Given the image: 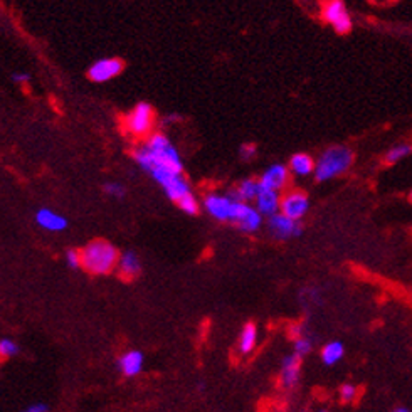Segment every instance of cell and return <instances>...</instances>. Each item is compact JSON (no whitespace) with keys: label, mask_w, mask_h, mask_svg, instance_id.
I'll list each match as a JSON object with an SVG mask.
<instances>
[{"label":"cell","mask_w":412,"mask_h":412,"mask_svg":"<svg viewBox=\"0 0 412 412\" xmlns=\"http://www.w3.org/2000/svg\"><path fill=\"white\" fill-rule=\"evenodd\" d=\"M136 165L148 172L152 169H172L184 172V163L175 145L170 142L163 133H152L142 147L133 154Z\"/></svg>","instance_id":"cell-1"},{"label":"cell","mask_w":412,"mask_h":412,"mask_svg":"<svg viewBox=\"0 0 412 412\" xmlns=\"http://www.w3.org/2000/svg\"><path fill=\"white\" fill-rule=\"evenodd\" d=\"M120 252L105 239H95L81 250V268L96 276L113 273L118 266Z\"/></svg>","instance_id":"cell-2"},{"label":"cell","mask_w":412,"mask_h":412,"mask_svg":"<svg viewBox=\"0 0 412 412\" xmlns=\"http://www.w3.org/2000/svg\"><path fill=\"white\" fill-rule=\"evenodd\" d=\"M352 162H354V155L350 148L343 145H333L323 152L318 162H315V179L318 182L335 179L350 169Z\"/></svg>","instance_id":"cell-3"},{"label":"cell","mask_w":412,"mask_h":412,"mask_svg":"<svg viewBox=\"0 0 412 412\" xmlns=\"http://www.w3.org/2000/svg\"><path fill=\"white\" fill-rule=\"evenodd\" d=\"M204 209L206 213L214 217L215 221L221 222H234L236 224L243 213L246 202L234 199L232 195H222V194H209L204 199Z\"/></svg>","instance_id":"cell-4"},{"label":"cell","mask_w":412,"mask_h":412,"mask_svg":"<svg viewBox=\"0 0 412 412\" xmlns=\"http://www.w3.org/2000/svg\"><path fill=\"white\" fill-rule=\"evenodd\" d=\"M154 126L155 110L150 103L140 101L125 117V130L135 138H148L154 133Z\"/></svg>","instance_id":"cell-5"},{"label":"cell","mask_w":412,"mask_h":412,"mask_svg":"<svg viewBox=\"0 0 412 412\" xmlns=\"http://www.w3.org/2000/svg\"><path fill=\"white\" fill-rule=\"evenodd\" d=\"M322 14L323 19L330 25H333L339 34H347L352 29V19L343 0H323Z\"/></svg>","instance_id":"cell-6"},{"label":"cell","mask_w":412,"mask_h":412,"mask_svg":"<svg viewBox=\"0 0 412 412\" xmlns=\"http://www.w3.org/2000/svg\"><path fill=\"white\" fill-rule=\"evenodd\" d=\"M308 209H310V199H308L305 192L291 191L288 194L281 195L280 213L293 219V221H302L306 215Z\"/></svg>","instance_id":"cell-7"},{"label":"cell","mask_w":412,"mask_h":412,"mask_svg":"<svg viewBox=\"0 0 412 412\" xmlns=\"http://www.w3.org/2000/svg\"><path fill=\"white\" fill-rule=\"evenodd\" d=\"M123 71V61L118 58H103L98 59L96 62H93L91 68L88 69V77L93 83H108L113 77H117L118 74Z\"/></svg>","instance_id":"cell-8"},{"label":"cell","mask_w":412,"mask_h":412,"mask_svg":"<svg viewBox=\"0 0 412 412\" xmlns=\"http://www.w3.org/2000/svg\"><path fill=\"white\" fill-rule=\"evenodd\" d=\"M268 228L269 232L280 241L293 239V237H298L303 232L300 221H293V219L287 217V215L281 213L268 217Z\"/></svg>","instance_id":"cell-9"},{"label":"cell","mask_w":412,"mask_h":412,"mask_svg":"<svg viewBox=\"0 0 412 412\" xmlns=\"http://www.w3.org/2000/svg\"><path fill=\"white\" fill-rule=\"evenodd\" d=\"M289 180V169L283 163H274L269 169L265 170V173L259 179V185L261 189H268V191L281 192L287 187Z\"/></svg>","instance_id":"cell-10"},{"label":"cell","mask_w":412,"mask_h":412,"mask_svg":"<svg viewBox=\"0 0 412 412\" xmlns=\"http://www.w3.org/2000/svg\"><path fill=\"white\" fill-rule=\"evenodd\" d=\"M302 376V357L296 354L287 355L281 362L280 369V382L283 389H295Z\"/></svg>","instance_id":"cell-11"},{"label":"cell","mask_w":412,"mask_h":412,"mask_svg":"<svg viewBox=\"0 0 412 412\" xmlns=\"http://www.w3.org/2000/svg\"><path fill=\"white\" fill-rule=\"evenodd\" d=\"M36 222L39 228L46 229L49 232H61L68 228V219L64 215L54 213L53 209L43 207L36 213Z\"/></svg>","instance_id":"cell-12"},{"label":"cell","mask_w":412,"mask_h":412,"mask_svg":"<svg viewBox=\"0 0 412 412\" xmlns=\"http://www.w3.org/2000/svg\"><path fill=\"white\" fill-rule=\"evenodd\" d=\"M281 206V194L276 191H268L261 189L258 197L254 200V207L259 210L263 217H271V215L280 213Z\"/></svg>","instance_id":"cell-13"},{"label":"cell","mask_w":412,"mask_h":412,"mask_svg":"<svg viewBox=\"0 0 412 412\" xmlns=\"http://www.w3.org/2000/svg\"><path fill=\"white\" fill-rule=\"evenodd\" d=\"M117 271L123 280H133V278L138 276L140 271H142V261H140L138 254L133 251H126L120 254Z\"/></svg>","instance_id":"cell-14"},{"label":"cell","mask_w":412,"mask_h":412,"mask_svg":"<svg viewBox=\"0 0 412 412\" xmlns=\"http://www.w3.org/2000/svg\"><path fill=\"white\" fill-rule=\"evenodd\" d=\"M118 367H120L121 374L126 377L138 376L143 370V354L138 350L126 352L118 360Z\"/></svg>","instance_id":"cell-15"},{"label":"cell","mask_w":412,"mask_h":412,"mask_svg":"<svg viewBox=\"0 0 412 412\" xmlns=\"http://www.w3.org/2000/svg\"><path fill=\"white\" fill-rule=\"evenodd\" d=\"M236 226L243 232H250V234L256 232L263 226V215L259 214V210L256 209V207L246 204L243 209V213H241V215H239V219H237Z\"/></svg>","instance_id":"cell-16"},{"label":"cell","mask_w":412,"mask_h":412,"mask_svg":"<svg viewBox=\"0 0 412 412\" xmlns=\"http://www.w3.org/2000/svg\"><path fill=\"white\" fill-rule=\"evenodd\" d=\"M261 192V185H259V180L254 179H246L241 182L236 189L232 191V197L241 200V202H254L258 194Z\"/></svg>","instance_id":"cell-17"},{"label":"cell","mask_w":412,"mask_h":412,"mask_svg":"<svg viewBox=\"0 0 412 412\" xmlns=\"http://www.w3.org/2000/svg\"><path fill=\"white\" fill-rule=\"evenodd\" d=\"M258 345V326L254 323H246L239 333V340H237V348L243 355L251 354Z\"/></svg>","instance_id":"cell-18"},{"label":"cell","mask_w":412,"mask_h":412,"mask_svg":"<svg viewBox=\"0 0 412 412\" xmlns=\"http://www.w3.org/2000/svg\"><path fill=\"white\" fill-rule=\"evenodd\" d=\"M289 172L298 177H306L315 173V160L306 154H296L289 158Z\"/></svg>","instance_id":"cell-19"},{"label":"cell","mask_w":412,"mask_h":412,"mask_svg":"<svg viewBox=\"0 0 412 412\" xmlns=\"http://www.w3.org/2000/svg\"><path fill=\"white\" fill-rule=\"evenodd\" d=\"M343 355H345V347L341 341H328V343L322 348L320 357L325 365L332 367L335 365V363H339L340 360L343 359Z\"/></svg>","instance_id":"cell-20"},{"label":"cell","mask_w":412,"mask_h":412,"mask_svg":"<svg viewBox=\"0 0 412 412\" xmlns=\"http://www.w3.org/2000/svg\"><path fill=\"white\" fill-rule=\"evenodd\" d=\"M411 154H412V145L399 143L387 152V155H385V162H387L389 165H392V163H397L402 160V158L409 157Z\"/></svg>","instance_id":"cell-21"},{"label":"cell","mask_w":412,"mask_h":412,"mask_svg":"<svg viewBox=\"0 0 412 412\" xmlns=\"http://www.w3.org/2000/svg\"><path fill=\"white\" fill-rule=\"evenodd\" d=\"M295 352L293 354H296L298 357H305L311 352V348H313V341H311L310 337L306 335V333H302V335L295 337Z\"/></svg>","instance_id":"cell-22"},{"label":"cell","mask_w":412,"mask_h":412,"mask_svg":"<svg viewBox=\"0 0 412 412\" xmlns=\"http://www.w3.org/2000/svg\"><path fill=\"white\" fill-rule=\"evenodd\" d=\"M19 354V345L10 339L0 340V360H7Z\"/></svg>","instance_id":"cell-23"},{"label":"cell","mask_w":412,"mask_h":412,"mask_svg":"<svg viewBox=\"0 0 412 412\" xmlns=\"http://www.w3.org/2000/svg\"><path fill=\"white\" fill-rule=\"evenodd\" d=\"M103 191H105L106 195H110L111 199H123L126 194V189L123 184H120V182H106L105 187H103Z\"/></svg>","instance_id":"cell-24"},{"label":"cell","mask_w":412,"mask_h":412,"mask_svg":"<svg viewBox=\"0 0 412 412\" xmlns=\"http://www.w3.org/2000/svg\"><path fill=\"white\" fill-rule=\"evenodd\" d=\"M339 396H340V400H341V402H352V400L357 399V396H359V389L355 387L354 384H343V385H341V387H340Z\"/></svg>","instance_id":"cell-25"},{"label":"cell","mask_w":412,"mask_h":412,"mask_svg":"<svg viewBox=\"0 0 412 412\" xmlns=\"http://www.w3.org/2000/svg\"><path fill=\"white\" fill-rule=\"evenodd\" d=\"M66 263H68V266H71L73 269L81 268V251L69 250L66 252Z\"/></svg>","instance_id":"cell-26"},{"label":"cell","mask_w":412,"mask_h":412,"mask_svg":"<svg viewBox=\"0 0 412 412\" xmlns=\"http://www.w3.org/2000/svg\"><path fill=\"white\" fill-rule=\"evenodd\" d=\"M239 155L243 160H252L256 155V147L254 145H243V147H241Z\"/></svg>","instance_id":"cell-27"},{"label":"cell","mask_w":412,"mask_h":412,"mask_svg":"<svg viewBox=\"0 0 412 412\" xmlns=\"http://www.w3.org/2000/svg\"><path fill=\"white\" fill-rule=\"evenodd\" d=\"M12 81H14V83H17V84H27L29 81H31V74L24 73V71L16 73L12 76Z\"/></svg>","instance_id":"cell-28"},{"label":"cell","mask_w":412,"mask_h":412,"mask_svg":"<svg viewBox=\"0 0 412 412\" xmlns=\"http://www.w3.org/2000/svg\"><path fill=\"white\" fill-rule=\"evenodd\" d=\"M49 409H47V406L46 404H40V402H37V404H32V406H29V407H25L24 411L22 412H47Z\"/></svg>","instance_id":"cell-29"},{"label":"cell","mask_w":412,"mask_h":412,"mask_svg":"<svg viewBox=\"0 0 412 412\" xmlns=\"http://www.w3.org/2000/svg\"><path fill=\"white\" fill-rule=\"evenodd\" d=\"M391 412H411V411L406 409V407H396V409H392Z\"/></svg>","instance_id":"cell-30"},{"label":"cell","mask_w":412,"mask_h":412,"mask_svg":"<svg viewBox=\"0 0 412 412\" xmlns=\"http://www.w3.org/2000/svg\"><path fill=\"white\" fill-rule=\"evenodd\" d=\"M409 199L412 200V191H411V194H409Z\"/></svg>","instance_id":"cell-31"},{"label":"cell","mask_w":412,"mask_h":412,"mask_svg":"<svg viewBox=\"0 0 412 412\" xmlns=\"http://www.w3.org/2000/svg\"><path fill=\"white\" fill-rule=\"evenodd\" d=\"M317 412H326V411H317Z\"/></svg>","instance_id":"cell-32"}]
</instances>
